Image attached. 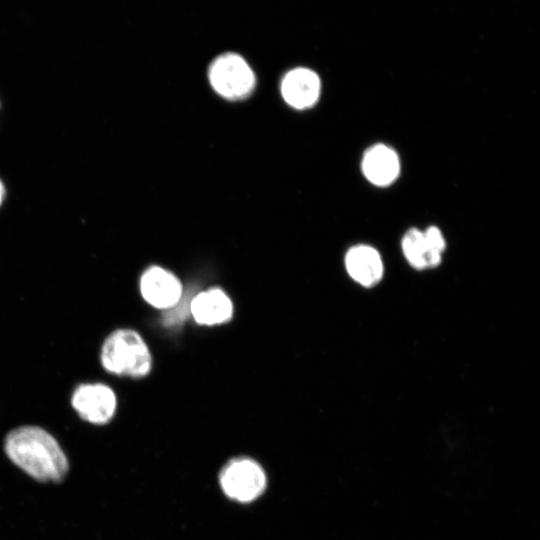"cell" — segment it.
I'll list each match as a JSON object with an SVG mask.
<instances>
[{"mask_svg":"<svg viewBox=\"0 0 540 540\" xmlns=\"http://www.w3.org/2000/svg\"><path fill=\"white\" fill-rule=\"evenodd\" d=\"M4 451L16 466L40 482H58L69 468L56 438L39 426L23 425L9 431Z\"/></svg>","mask_w":540,"mask_h":540,"instance_id":"6da1fadb","label":"cell"},{"mask_svg":"<svg viewBox=\"0 0 540 540\" xmlns=\"http://www.w3.org/2000/svg\"><path fill=\"white\" fill-rule=\"evenodd\" d=\"M102 368L113 375L140 379L152 368V355L143 337L130 328L109 333L100 348Z\"/></svg>","mask_w":540,"mask_h":540,"instance_id":"7a4b0ae2","label":"cell"},{"mask_svg":"<svg viewBox=\"0 0 540 540\" xmlns=\"http://www.w3.org/2000/svg\"><path fill=\"white\" fill-rule=\"evenodd\" d=\"M213 89L227 99L247 96L255 85V75L248 63L236 53H224L215 58L208 69Z\"/></svg>","mask_w":540,"mask_h":540,"instance_id":"3957f363","label":"cell"},{"mask_svg":"<svg viewBox=\"0 0 540 540\" xmlns=\"http://www.w3.org/2000/svg\"><path fill=\"white\" fill-rule=\"evenodd\" d=\"M70 403L82 420L98 426L109 423L117 410L115 391L102 382L77 385L71 394Z\"/></svg>","mask_w":540,"mask_h":540,"instance_id":"277c9868","label":"cell"},{"mask_svg":"<svg viewBox=\"0 0 540 540\" xmlns=\"http://www.w3.org/2000/svg\"><path fill=\"white\" fill-rule=\"evenodd\" d=\"M220 484L228 497L240 502H248L263 492L266 477L261 466L254 460L237 458L223 468Z\"/></svg>","mask_w":540,"mask_h":540,"instance_id":"5b68a950","label":"cell"},{"mask_svg":"<svg viewBox=\"0 0 540 540\" xmlns=\"http://www.w3.org/2000/svg\"><path fill=\"white\" fill-rule=\"evenodd\" d=\"M142 298L152 307L170 309L183 297V287L178 277L160 266H150L140 276Z\"/></svg>","mask_w":540,"mask_h":540,"instance_id":"8992f818","label":"cell"},{"mask_svg":"<svg viewBox=\"0 0 540 540\" xmlns=\"http://www.w3.org/2000/svg\"><path fill=\"white\" fill-rule=\"evenodd\" d=\"M190 314L200 325H219L230 321L233 304L222 289L211 288L191 297Z\"/></svg>","mask_w":540,"mask_h":540,"instance_id":"52a82bcc","label":"cell"},{"mask_svg":"<svg viewBox=\"0 0 540 540\" xmlns=\"http://www.w3.org/2000/svg\"><path fill=\"white\" fill-rule=\"evenodd\" d=\"M281 93L284 100L294 108L311 107L320 93L319 77L307 68L290 70L281 82Z\"/></svg>","mask_w":540,"mask_h":540,"instance_id":"ba28073f","label":"cell"},{"mask_svg":"<svg viewBox=\"0 0 540 540\" xmlns=\"http://www.w3.org/2000/svg\"><path fill=\"white\" fill-rule=\"evenodd\" d=\"M348 274L359 284L371 287L383 275V264L377 250L368 245H357L348 250L345 256Z\"/></svg>","mask_w":540,"mask_h":540,"instance_id":"9c48e42d","label":"cell"},{"mask_svg":"<svg viewBox=\"0 0 540 540\" xmlns=\"http://www.w3.org/2000/svg\"><path fill=\"white\" fill-rule=\"evenodd\" d=\"M399 170L400 164L396 152L386 145H374L363 156V174L377 186L392 183L397 178Z\"/></svg>","mask_w":540,"mask_h":540,"instance_id":"30bf717a","label":"cell"},{"mask_svg":"<svg viewBox=\"0 0 540 540\" xmlns=\"http://www.w3.org/2000/svg\"><path fill=\"white\" fill-rule=\"evenodd\" d=\"M405 258L416 269L436 267L441 261L442 250L426 235L416 228L408 230L402 239Z\"/></svg>","mask_w":540,"mask_h":540,"instance_id":"8fae6325","label":"cell"},{"mask_svg":"<svg viewBox=\"0 0 540 540\" xmlns=\"http://www.w3.org/2000/svg\"><path fill=\"white\" fill-rule=\"evenodd\" d=\"M5 195H6V189H5L3 181L0 179V206L2 205L4 201Z\"/></svg>","mask_w":540,"mask_h":540,"instance_id":"7c38bea8","label":"cell"}]
</instances>
